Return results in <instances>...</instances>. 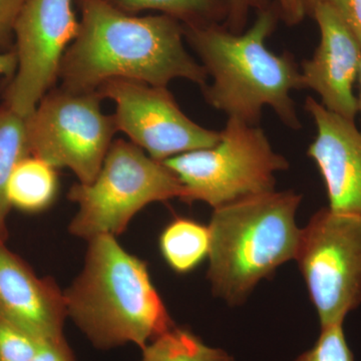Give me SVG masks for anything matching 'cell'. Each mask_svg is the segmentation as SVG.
I'll return each mask as SVG.
<instances>
[{
	"instance_id": "obj_1",
	"label": "cell",
	"mask_w": 361,
	"mask_h": 361,
	"mask_svg": "<svg viewBox=\"0 0 361 361\" xmlns=\"http://www.w3.org/2000/svg\"><path fill=\"white\" fill-rule=\"evenodd\" d=\"M78 2L80 30L59 68L63 89L96 92L116 78L155 87H167L175 78L207 85L205 68L185 49L179 20L161 13L133 16L104 0Z\"/></svg>"
},
{
	"instance_id": "obj_2",
	"label": "cell",
	"mask_w": 361,
	"mask_h": 361,
	"mask_svg": "<svg viewBox=\"0 0 361 361\" xmlns=\"http://www.w3.org/2000/svg\"><path fill=\"white\" fill-rule=\"evenodd\" d=\"M277 18L266 7L245 32L233 33L218 23L183 25V30L213 80L202 87L207 103L228 118L253 126L258 125L268 106L287 127L299 130L301 123L291 92L303 89L300 70L292 54H274L266 45Z\"/></svg>"
},
{
	"instance_id": "obj_3",
	"label": "cell",
	"mask_w": 361,
	"mask_h": 361,
	"mask_svg": "<svg viewBox=\"0 0 361 361\" xmlns=\"http://www.w3.org/2000/svg\"><path fill=\"white\" fill-rule=\"evenodd\" d=\"M87 243L84 267L63 294L68 318L94 348L142 349L175 326L146 262L111 235Z\"/></svg>"
},
{
	"instance_id": "obj_4",
	"label": "cell",
	"mask_w": 361,
	"mask_h": 361,
	"mask_svg": "<svg viewBox=\"0 0 361 361\" xmlns=\"http://www.w3.org/2000/svg\"><path fill=\"white\" fill-rule=\"evenodd\" d=\"M301 198L272 191L214 209L207 276L216 296L241 305L261 280L295 258Z\"/></svg>"
},
{
	"instance_id": "obj_5",
	"label": "cell",
	"mask_w": 361,
	"mask_h": 361,
	"mask_svg": "<svg viewBox=\"0 0 361 361\" xmlns=\"http://www.w3.org/2000/svg\"><path fill=\"white\" fill-rule=\"evenodd\" d=\"M185 188L173 171L132 142L116 140L90 184L73 185L68 199L78 210L68 230L85 241L102 235L118 236L149 204L179 198Z\"/></svg>"
},
{
	"instance_id": "obj_6",
	"label": "cell",
	"mask_w": 361,
	"mask_h": 361,
	"mask_svg": "<svg viewBox=\"0 0 361 361\" xmlns=\"http://www.w3.org/2000/svg\"><path fill=\"white\" fill-rule=\"evenodd\" d=\"M163 163L184 186L183 202H204L214 209L275 191V175L289 169L264 130L234 116L228 118L215 146L171 157Z\"/></svg>"
},
{
	"instance_id": "obj_7",
	"label": "cell",
	"mask_w": 361,
	"mask_h": 361,
	"mask_svg": "<svg viewBox=\"0 0 361 361\" xmlns=\"http://www.w3.org/2000/svg\"><path fill=\"white\" fill-rule=\"evenodd\" d=\"M97 92L51 90L25 118L30 155L52 167L66 168L90 184L118 132L115 116L104 115Z\"/></svg>"
},
{
	"instance_id": "obj_8",
	"label": "cell",
	"mask_w": 361,
	"mask_h": 361,
	"mask_svg": "<svg viewBox=\"0 0 361 361\" xmlns=\"http://www.w3.org/2000/svg\"><path fill=\"white\" fill-rule=\"evenodd\" d=\"M294 259L320 326L343 324L361 305V218L320 209L301 229Z\"/></svg>"
},
{
	"instance_id": "obj_9",
	"label": "cell",
	"mask_w": 361,
	"mask_h": 361,
	"mask_svg": "<svg viewBox=\"0 0 361 361\" xmlns=\"http://www.w3.org/2000/svg\"><path fill=\"white\" fill-rule=\"evenodd\" d=\"M78 30L73 0H26L14 27L18 70L4 90V106L23 118L32 115L58 80Z\"/></svg>"
},
{
	"instance_id": "obj_10",
	"label": "cell",
	"mask_w": 361,
	"mask_h": 361,
	"mask_svg": "<svg viewBox=\"0 0 361 361\" xmlns=\"http://www.w3.org/2000/svg\"><path fill=\"white\" fill-rule=\"evenodd\" d=\"M116 104L118 130L154 160L163 161L194 149L211 148L220 132L205 129L188 118L167 87L129 80H111L97 90Z\"/></svg>"
},
{
	"instance_id": "obj_11",
	"label": "cell",
	"mask_w": 361,
	"mask_h": 361,
	"mask_svg": "<svg viewBox=\"0 0 361 361\" xmlns=\"http://www.w3.org/2000/svg\"><path fill=\"white\" fill-rule=\"evenodd\" d=\"M307 13L319 26L320 42L312 59L301 65L303 89L314 90L327 110L355 123L360 106L353 85L360 73L361 45L327 4H314Z\"/></svg>"
},
{
	"instance_id": "obj_12",
	"label": "cell",
	"mask_w": 361,
	"mask_h": 361,
	"mask_svg": "<svg viewBox=\"0 0 361 361\" xmlns=\"http://www.w3.org/2000/svg\"><path fill=\"white\" fill-rule=\"evenodd\" d=\"M317 134L308 148L326 187L329 208L361 218V132L355 123L327 110L313 97L304 104Z\"/></svg>"
},
{
	"instance_id": "obj_13",
	"label": "cell",
	"mask_w": 361,
	"mask_h": 361,
	"mask_svg": "<svg viewBox=\"0 0 361 361\" xmlns=\"http://www.w3.org/2000/svg\"><path fill=\"white\" fill-rule=\"evenodd\" d=\"M0 319L39 341L65 338V294L54 280L35 274L0 239Z\"/></svg>"
},
{
	"instance_id": "obj_14",
	"label": "cell",
	"mask_w": 361,
	"mask_h": 361,
	"mask_svg": "<svg viewBox=\"0 0 361 361\" xmlns=\"http://www.w3.org/2000/svg\"><path fill=\"white\" fill-rule=\"evenodd\" d=\"M56 169L35 156L18 161L7 184V200L11 208L39 213L56 200L59 190Z\"/></svg>"
},
{
	"instance_id": "obj_15",
	"label": "cell",
	"mask_w": 361,
	"mask_h": 361,
	"mask_svg": "<svg viewBox=\"0 0 361 361\" xmlns=\"http://www.w3.org/2000/svg\"><path fill=\"white\" fill-rule=\"evenodd\" d=\"M209 226L184 217H176L161 231L159 247L169 267L178 274L196 269L209 256Z\"/></svg>"
},
{
	"instance_id": "obj_16",
	"label": "cell",
	"mask_w": 361,
	"mask_h": 361,
	"mask_svg": "<svg viewBox=\"0 0 361 361\" xmlns=\"http://www.w3.org/2000/svg\"><path fill=\"white\" fill-rule=\"evenodd\" d=\"M30 155L25 118L0 106V239L7 238V217L11 207L7 200V184L18 161Z\"/></svg>"
},
{
	"instance_id": "obj_17",
	"label": "cell",
	"mask_w": 361,
	"mask_h": 361,
	"mask_svg": "<svg viewBox=\"0 0 361 361\" xmlns=\"http://www.w3.org/2000/svg\"><path fill=\"white\" fill-rule=\"evenodd\" d=\"M128 14L146 11H160L184 25L219 23L227 18L224 0H104Z\"/></svg>"
},
{
	"instance_id": "obj_18",
	"label": "cell",
	"mask_w": 361,
	"mask_h": 361,
	"mask_svg": "<svg viewBox=\"0 0 361 361\" xmlns=\"http://www.w3.org/2000/svg\"><path fill=\"white\" fill-rule=\"evenodd\" d=\"M140 361H235L220 348L207 345L193 332L175 326L142 349Z\"/></svg>"
},
{
	"instance_id": "obj_19",
	"label": "cell",
	"mask_w": 361,
	"mask_h": 361,
	"mask_svg": "<svg viewBox=\"0 0 361 361\" xmlns=\"http://www.w3.org/2000/svg\"><path fill=\"white\" fill-rule=\"evenodd\" d=\"M295 361H355L344 336L343 324L322 327L317 341Z\"/></svg>"
},
{
	"instance_id": "obj_20",
	"label": "cell",
	"mask_w": 361,
	"mask_h": 361,
	"mask_svg": "<svg viewBox=\"0 0 361 361\" xmlns=\"http://www.w3.org/2000/svg\"><path fill=\"white\" fill-rule=\"evenodd\" d=\"M39 339L0 319V361H32Z\"/></svg>"
},
{
	"instance_id": "obj_21",
	"label": "cell",
	"mask_w": 361,
	"mask_h": 361,
	"mask_svg": "<svg viewBox=\"0 0 361 361\" xmlns=\"http://www.w3.org/2000/svg\"><path fill=\"white\" fill-rule=\"evenodd\" d=\"M26 0H0V51H13L14 27Z\"/></svg>"
},
{
	"instance_id": "obj_22",
	"label": "cell",
	"mask_w": 361,
	"mask_h": 361,
	"mask_svg": "<svg viewBox=\"0 0 361 361\" xmlns=\"http://www.w3.org/2000/svg\"><path fill=\"white\" fill-rule=\"evenodd\" d=\"M306 8L317 4H327L336 11L361 45V0H305Z\"/></svg>"
},
{
	"instance_id": "obj_23",
	"label": "cell",
	"mask_w": 361,
	"mask_h": 361,
	"mask_svg": "<svg viewBox=\"0 0 361 361\" xmlns=\"http://www.w3.org/2000/svg\"><path fill=\"white\" fill-rule=\"evenodd\" d=\"M227 7L226 25L233 33H241L245 27L251 9L266 8L267 0H224Z\"/></svg>"
},
{
	"instance_id": "obj_24",
	"label": "cell",
	"mask_w": 361,
	"mask_h": 361,
	"mask_svg": "<svg viewBox=\"0 0 361 361\" xmlns=\"http://www.w3.org/2000/svg\"><path fill=\"white\" fill-rule=\"evenodd\" d=\"M32 361H77L65 338L39 341Z\"/></svg>"
},
{
	"instance_id": "obj_25",
	"label": "cell",
	"mask_w": 361,
	"mask_h": 361,
	"mask_svg": "<svg viewBox=\"0 0 361 361\" xmlns=\"http://www.w3.org/2000/svg\"><path fill=\"white\" fill-rule=\"evenodd\" d=\"M278 13L288 25L300 23L307 14L305 0H275Z\"/></svg>"
},
{
	"instance_id": "obj_26",
	"label": "cell",
	"mask_w": 361,
	"mask_h": 361,
	"mask_svg": "<svg viewBox=\"0 0 361 361\" xmlns=\"http://www.w3.org/2000/svg\"><path fill=\"white\" fill-rule=\"evenodd\" d=\"M18 54L13 51L0 52V75L11 80L18 70Z\"/></svg>"
},
{
	"instance_id": "obj_27",
	"label": "cell",
	"mask_w": 361,
	"mask_h": 361,
	"mask_svg": "<svg viewBox=\"0 0 361 361\" xmlns=\"http://www.w3.org/2000/svg\"><path fill=\"white\" fill-rule=\"evenodd\" d=\"M358 82H360V99H358V106H360V111H361V61L360 66V73H358Z\"/></svg>"
},
{
	"instance_id": "obj_28",
	"label": "cell",
	"mask_w": 361,
	"mask_h": 361,
	"mask_svg": "<svg viewBox=\"0 0 361 361\" xmlns=\"http://www.w3.org/2000/svg\"><path fill=\"white\" fill-rule=\"evenodd\" d=\"M78 1H80V0H78Z\"/></svg>"
}]
</instances>
